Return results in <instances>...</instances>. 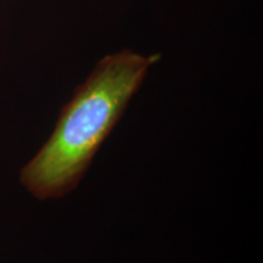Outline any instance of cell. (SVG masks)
<instances>
[{"label": "cell", "instance_id": "obj_1", "mask_svg": "<svg viewBox=\"0 0 263 263\" xmlns=\"http://www.w3.org/2000/svg\"><path fill=\"white\" fill-rule=\"evenodd\" d=\"M160 54L123 49L105 55L59 115L51 136L20 174L38 200L60 199L77 188L95 154L122 118Z\"/></svg>", "mask_w": 263, "mask_h": 263}]
</instances>
